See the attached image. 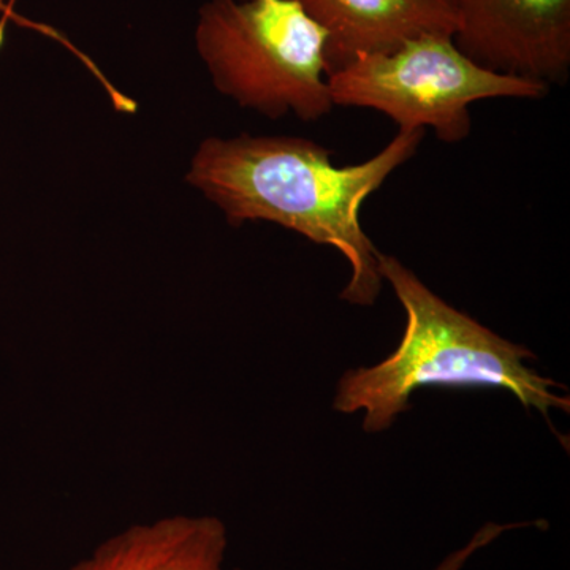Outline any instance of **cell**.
<instances>
[{
    "label": "cell",
    "instance_id": "obj_1",
    "mask_svg": "<svg viewBox=\"0 0 570 570\" xmlns=\"http://www.w3.org/2000/svg\"><path fill=\"white\" fill-rule=\"evenodd\" d=\"M425 130H400L376 156L337 167L325 146L288 135L208 137L195 149L186 181L224 213L232 227L272 223L330 246L351 265L343 302L373 306L382 291L379 253L363 230L370 195L407 163Z\"/></svg>",
    "mask_w": 570,
    "mask_h": 570
},
{
    "label": "cell",
    "instance_id": "obj_2",
    "mask_svg": "<svg viewBox=\"0 0 570 570\" xmlns=\"http://www.w3.org/2000/svg\"><path fill=\"white\" fill-rule=\"evenodd\" d=\"M377 261L382 279L406 311V330L384 362L344 373L333 401L336 412L363 411V430L382 433L411 409L417 390L444 387L505 390L547 422L551 411L569 414L564 387L527 365L534 352L449 305L395 255L379 253Z\"/></svg>",
    "mask_w": 570,
    "mask_h": 570
},
{
    "label": "cell",
    "instance_id": "obj_3",
    "mask_svg": "<svg viewBox=\"0 0 570 570\" xmlns=\"http://www.w3.org/2000/svg\"><path fill=\"white\" fill-rule=\"evenodd\" d=\"M195 48L214 88L269 119L332 112L326 33L296 0H206Z\"/></svg>",
    "mask_w": 570,
    "mask_h": 570
},
{
    "label": "cell",
    "instance_id": "obj_4",
    "mask_svg": "<svg viewBox=\"0 0 570 570\" xmlns=\"http://www.w3.org/2000/svg\"><path fill=\"white\" fill-rule=\"evenodd\" d=\"M335 107L384 112L400 130L433 129L445 142L471 134L469 107L480 100H540L546 82L479 66L453 37L423 36L382 55L362 56L326 78Z\"/></svg>",
    "mask_w": 570,
    "mask_h": 570
},
{
    "label": "cell",
    "instance_id": "obj_5",
    "mask_svg": "<svg viewBox=\"0 0 570 570\" xmlns=\"http://www.w3.org/2000/svg\"><path fill=\"white\" fill-rule=\"evenodd\" d=\"M453 41L498 73L562 85L570 70V0H450Z\"/></svg>",
    "mask_w": 570,
    "mask_h": 570
},
{
    "label": "cell",
    "instance_id": "obj_6",
    "mask_svg": "<svg viewBox=\"0 0 570 570\" xmlns=\"http://www.w3.org/2000/svg\"><path fill=\"white\" fill-rule=\"evenodd\" d=\"M326 33L328 75L362 56L455 32L450 0H296Z\"/></svg>",
    "mask_w": 570,
    "mask_h": 570
},
{
    "label": "cell",
    "instance_id": "obj_7",
    "mask_svg": "<svg viewBox=\"0 0 570 570\" xmlns=\"http://www.w3.org/2000/svg\"><path fill=\"white\" fill-rule=\"evenodd\" d=\"M228 534L216 517L175 515L134 524L66 570H230Z\"/></svg>",
    "mask_w": 570,
    "mask_h": 570
},
{
    "label": "cell",
    "instance_id": "obj_8",
    "mask_svg": "<svg viewBox=\"0 0 570 570\" xmlns=\"http://www.w3.org/2000/svg\"><path fill=\"white\" fill-rule=\"evenodd\" d=\"M531 524L535 523H524V521H521V523L499 524L490 521V523L483 524V527L472 535V539L469 540L466 546L450 553L449 557L433 570H461L478 551L491 546V543L501 538L504 532L519 530V528H528L531 527Z\"/></svg>",
    "mask_w": 570,
    "mask_h": 570
},
{
    "label": "cell",
    "instance_id": "obj_9",
    "mask_svg": "<svg viewBox=\"0 0 570 570\" xmlns=\"http://www.w3.org/2000/svg\"><path fill=\"white\" fill-rule=\"evenodd\" d=\"M0 11H6V13H9V9H7L6 2H3V0H0Z\"/></svg>",
    "mask_w": 570,
    "mask_h": 570
}]
</instances>
